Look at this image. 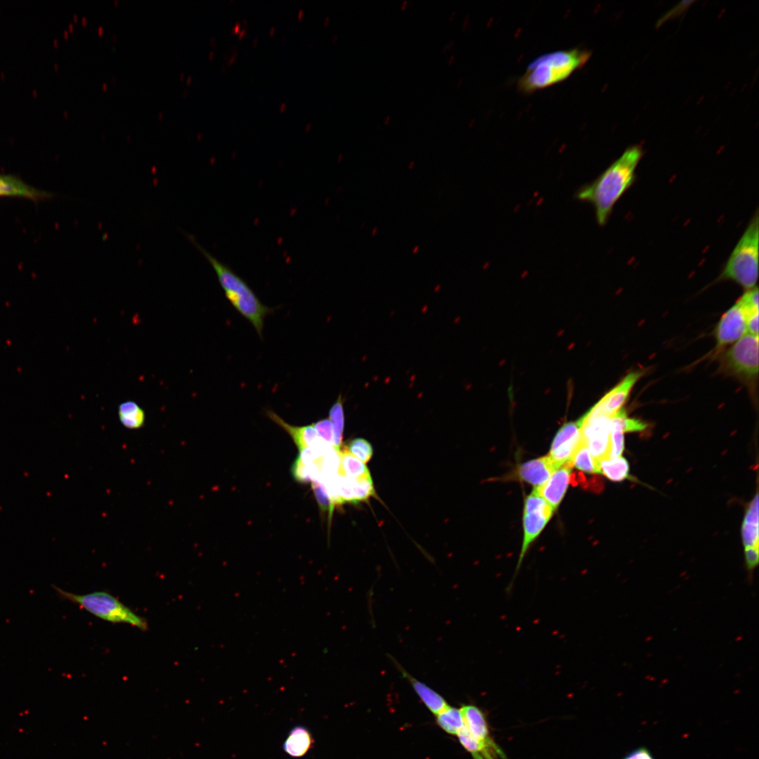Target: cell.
I'll use <instances>...</instances> for the list:
<instances>
[{
  "label": "cell",
  "mask_w": 759,
  "mask_h": 759,
  "mask_svg": "<svg viewBox=\"0 0 759 759\" xmlns=\"http://www.w3.org/2000/svg\"><path fill=\"white\" fill-rule=\"evenodd\" d=\"M642 155L639 145L627 148L594 181L576 193L578 200L592 205L599 225L606 224L616 203L634 183Z\"/></svg>",
  "instance_id": "1"
},
{
  "label": "cell",
  "mask_w": 759,
  "mask_h": 759,
  "mask_svg": "<svg viewBox=\"0 0 759 759\" xmlns=\"http://www.w3.org/2000/svg\"><path fill=\"white\" fill-rule=\"evenodd\" d=\"M183 233L209 261L216 273L226 299L234 309L253 325L258 335L262 338L265 318L273 312V309L264 305L241 277L207 251L193 235L184 231Z\"/></svg>",
  "instance_id": "2"
},
{
  "label": "cell",
  "mask_w": 759,
  "mask_h": 759,
  "mask_svg": "<svg viewBox=\"0 0 759 759\" xmlns=\"http://www.w3.org/2000/svg\"><path fill=\"white\" fill-rule=\"evenodd\" d=\"M591 53L576 48L542 55L532 61L518 81V88L531 93L559 83L583 67Z\"/></svg>",
  "instance_id": "3"
},
{
  "label": "cell",
  "mask_w": 759,
  "mask_h": 759,
  "mask_svg": "<svg viewBox=\"0 0 759 759\" xmlns=\"http://www.w3.org/2000/svg\"><path fill=\"white\" fill-rule=\"evenodd\" d=\"M758 226L756 211L716 281H734L747 290L755 287L758 278Z\"/></svg>",
  "instance_id": "4"
},
{
  "label": "cell",
  "mask_w": 759,
  "mask_h": 759,
  "mask_svg": "<svg viewBox=\"0 0 759 759\" xmlns=\"http://www.w3.org/2000/svg\"><path fill=\"white\" fill-rule=\"evenodd\" d=\"M63 599L78 604L93 616L113 623H124L145 631L148 628L147 621L136 614L115 597L105 591H95L79 595L65 591L53 586Z\"/></svg>",
  "instance_id": "5"
},
{
  "label": "cell",
  "mask_w": 759,
  "mask_h": 759,
  "mask_svg": "<svg viewBox=\"0 0 759 759\" xmlns=\"http://www.w3.org/2000/svg\"><path fill=\"white\" fill-rule=\"evenodd\" d=\"M720 369L747 384L753 385L758 376V337L746 334L724 351Z\"/></svg>",
  "instance_id": "6"
},
{
  "label": "cell",
  "mask_w": 759,
  "mask_h": 759,
  "mask_svg": "<svg viewBox=\"0 0 759 759\" xmlns=\"http://www.w3.org/2000/svg\"><path fill=\"white\" fill-rule=\"evenodd\" d=\"M552 507L535 491L526 497L524 507V538L519 559L511 582L507 588V592L512 589L515 578L517 576L524 556L533 540L539 536L552 517Z\"/></svg>",
  "instance_id": "7"
},
{
  "label": "cell",
  "mask_w": 759,
  "mask_h": 759,
  "mask_svg": "<svg viewBox=\"0 0 759 759\" xmlns=\"http://www.w3.org/2000/svg\"><path fill=\"white\" fill-rule=\"evenodd\" d=\"M579 421L581 424V441L586 445L595 462L597 463L608 458L611 417L588 415L585 413Z\"/></svg>",
  "instance_id": "8"
},
{
  "label": "cell",
  "mask_w": 759,
  "mask_h": 759,
  "mask_svg": "<svg viewBox=\"0 0 759 759\" xmlns=\"http://www.w3.org/2000/svg\"><path fill=\"white\" fill-rule=\"evenodd\" d=\"M746 313L737 301L720 318L715 329L716 344L713 356L746 334Z\"/></svg>",
  "instance_id": "9"
},
{
  "label": "cell",
  "mask_w": 759,
  "mask_h": 759,
  "mask_svg": "<svg viewBox=\"0 0 759 759\" xmlns=\"http://www.w3.org/2000/svg\"><path fill=\"white\" fill-rule=\"evenodd\" d=\"M644 375L642 370L628 373L624 378L607 392L586 414L588 415H606L612 417L622 408L631 390Z\"/></svg>",
  "instance_id": "10"
},
{
  "label": "cell",
  "mask_w": 759,
  "mask_h": 759,
  "mask_svg": "<svg viewBox=\"0 0 759 759\" xmlns=\"http://www.w3.org/2000/svg\"><path fill=\"white\" fill-rule=\"evenodd\" d=\"M580 426L579 420L566 423L555 435L548 455L556 468L564 464L571 465L572 458L581 441Z\"/></svg>",
  "instance_id": "11"
},
{
  "label": "cell",
  "mask_w": 759,
  "mask_h": 759,
  "mask_svg": "<svg viewBox=\"0 0 759 759\" xmlns=\"http://www.w3.org/2000/svg\"><path fill=\"white\" fill-rule=\"evenodd\" d=\"M464 723L470 734L495 758H505L501 748L490 735L488 725L482 711L474 705H464L460 708Z\"/></svg>",
  "instance_id": "12"
},
{
  "label": "cell",
  "mask_w": 759,
  "mask_h": 759,
  "mask_svg": "<svg viewBox=\"0 0 759 759\" xmlns=\"http://www.w3.org/2000/svg\"><path fill=\"white\" fill-rule=\"evenodd\" d=\"M570 464H564L557 468L550 479L542 486L534 488L538 495L542 497L554 511L562 500L570 480Z\"/></svg>",
  "instance_id": "13"
},
{
  "label": "cell",
  "mask_w": 759,
  "mask_h": 759,
  "mask_svg": "<svg viewBox=\"0 0 759 759\" xmlns=\"http://www.w3.org/2000/svg\"><path fill=\"white\" fill-rule=\"evenodd\" d=\"M266 414L273 422L283 428L292 437L299 450L308 447H318L327 444L318 436L313 424L305 426H294L286 422L272 410H266Z\"/></svg>",
  "instance_id": "14"
},
{
  "label": "cell",
  "mask_w": 759,
  "mask_h": 759,
  "mask_svg": "<svg viewBox=\"0 0 759 759\" xmlns=\"http://www.w3.org/2000/svg\"><path fill=\"white\" fill-rule=\"evenodd\" d=\"M0 196L25 197L34 201L51 197V194L39 190L14 175L0 174Z\"/></svg>",
  "instance_id": "15"
},
{
  "label": "cell",
  "mask_w": 759,
  "mask_h": 759,
  "mask_svg": "<svg viewBox=\"0 0 759 759\" xmlns=\"http://www.w3.org/2000/svg\"><path fill=\"white\" fill-rule=\"evenodd\" d=\"M556 469L551 458L547 455L521 464L518 469V476L536 488L543 485Z\"/></svg>",
  "instance_id": "16"
},
{
  "label": "cell",
  "mask_w": 759,
  "mask_h": 759,
  "mask_svg": "<svg viewBox=\"0 0 759 759\" xmlns=\"http://www.w3.org/2000/svg\"><path fill=\"white\" fill-rule=\"evenodd\" d=\"M391 658L396 668L400 671L403 677L410 682L418 697L433 714L437 715L448 706L442 696L424 683L413 677L394 658Z\"/></svg>",
  "instance_id": "17"
},
{
  "label": "cell",
  "mask_w": 759,
  "mask_h": 759,
  "mask_svg": "<svg viewBox=\"0 0 759 759\" xmlns=\"http://www.w3.org/2000/svg\"><path fill=\"white\" fill-rule=\"evenodd\" d=\"M313 744V739L310 731L304 726L297 725L287 734L283 748L286 754L297 758L305 755Z\"/></svg>",
  "instance_id": "18"
},
{
  "label": "cell",
  "mask_w": 759,
  "mask_h": 759,
  "mask_svg": "<svg viewBox=\"0 0 759 759\" xmlns=\"http://www.w3.org/2000/svg\"><path fill=\"white\" fill-rule=\"evenodd\" d=\"M118 416L122 425L130 429L141 428L145 420L144 410L138 403L132 401H127L119 404Z\"/></svg>",
  "instance_id": "19"
},
{
  "label": "cell",
  "mask_w": 759,
  "mask_h": 759,
  "mask_svg": "<svg viewBox=\"0 0 759 759\" xmlns=\"http://www.w3.org/2000/svg\"><path fill=\"white\" fill-rule=\"evenodd\" d=\"M599 473L614 481H621L629 478V464L621 456L606 458L597 462Z\"/></svg>",
  "instance_id": "20"
},
{
  "label": "cell",
  "mask_w": 759,
  "mask_h": 759,
  "mask_svg": "<svg viewBox=\"0 0 759 759\" xmlns=\"http://www.w3.org/2000/svg\"><path fill=\"white\" fill-rule=\"evenodd\" d=\"M339 469L342 475L349 479H357L370 474L365 464L351 454L346 449H339Z\"/></svg>",
  "instance_id": "21"
},
{
  "label": "cell",
  "mask_w": 759,
  "mask_h": 759,
  "mask_svg": "<svg viewBox=\"0 0 759 759\" xmlns=\"http://www.w3.org/2000/svg\"><path fill=\"white\" fill-rule=\"evenodd\" d=\"M438 725L446 733L457 735L464 727V719L460 709L448 706L436 715Z\"/></svg>",
  "instance_id": "22"
},
{
  "label": "cell",
  "mask_w": 759,
  "mask_h": 759,
  "mask_svg": "<svg viewBox=\"0 0 759 759\" xmlns=\"http://www.w3.org/2000/svg\"><path fill=\"white\" fill-rule=\"evenodd\" d=\"M332 423L334 430L333 448L340 449L343 438L344 427V413L343 408V399L339 395L337 401L331 406L329 411V417Z\"/></svg>",
  "instance_id": "23"
},
{
  "label": "cell",
  "mask_w": 759,
  "mask_h": 759,
  "mask_svg": "<svg viewBox=\"0 0 759 759\" xmlns=\"http://www.w3.org/2000/svg\"><path fill=\"white\" fill-rule=\"evenodd\" d=\"M571 465L588 473H599L597 462L582 441L572 458Z\"/></svg>",
  "instance_id": "24"
},
{
  "label": "cell",
  "mask_w": 759,
  "mask_h": 759,
  "mask_svg": "<svg viewBox=\"0 0 759 759\" xmlns=\"http://www.w3.org/2000/svg\"><path fill=\"white\" fill-rule=\"evenodd\" d=\"M611 425L621 429L623 433L642 432L647 427V423L635 418L628 417L623 408L611 417Z\"/></svg>",
  "instance_id": "25"
},
{
  "label": "cell",
  "mask_w": 759,
  "mask_h": 759,
  "mask_svg": "<svg viewBox=\"0 0 759 759\" xmlns=\"http://www.w3.org/2000/svg\"><path fill=\"white\" fill-rule=\"evenodd\" d=\"M292 474L299 483L319 481L320 475L313 464H305L297 457L292 465Z\"/></svg>",
  "instance_id": "26"
},
{
  "label": "cell",
  "mask_w": 759,
  "mask_h": 759,
  "mask_svg": "<svg viewBox=\"0 0 759 759\" xmlns=\"http://www.w3.org/2000/svg\"><path fill=\"white\" fill-rule=\"evenodd\" d=\"M350 479L353 503L368 500L375 494L370 474L357 479Z\"/></svg>",
  "instance_id": "27"
},
{
  "label": "cell",
  "mask_w": 759,
  "mask_h": 759,
  "mask_svg": "<svg viewBox=\"0 0 759 759\" xmlns=\"http://www.w3.org/2000/svg\"><path fill=\"white\" fill-rule=\"evenodd\" d=\"M346 450L363 463L368 462L373 454L370 443L362 438L351 440L347 444Z\"/></svg>",
  "instance_id": "28"
},
{
  "label": "cell",
  "mask_w": 759,
  "mask_h": 759,
  "mask_svg": "<svg viewBox=\"0 0 759 759\" xmlns=\"http://www.w3.org/2000/svg\"><path fill=\"white\" fill-rule=\"evenodd\" d=\"M311 486L320 510L328 512L330 519L335 505L327 493L324 486L320 481H314L311 482Z\"/></svg>",
  "instance_id": "29"
},
{
  "label": "cell",
  "mask_w": 759,
  "mask_h": 759,
  "mask_svg": "<svg viewBox=\"0 0 759 759\" xmlns=\"http://www.w3.org/2000/svg\"><path fill=\"white\" fill-rule=\"evenodd\" d=\"M624 433L618 428L611 425L610 432V448L608 458L621 455L624 450Z\"/></svg>",
  "instance_id": "30"
},
{
  "label": "cell",
  "mask_w": 759,
  "mask_h": 759,
  "mask_svg": "<svg viewBox=\"0 0 759 759\" xmlns=\"http://www.w3.org/2000/svg\"><path fill=\"white\" fill-rule=\"evenodd\" d=\"M737 302L746 312V316L755 311L758 310V289L755 287L747 290L746 292L738 299Z\"/></svg>",
  "instance_id": "31"
},
{
  "label": "cell",
  "mask_w": 759,
  "mask_h": 759,
  "mask_svg": "<svg viewBox=\"0 0 759 759\" xmlns=\"http://www.w3.org/2000/svg\"><path fill=\"white\" fill-rule=\"evenodd\" d=\"M313 425L318 436L325 443L332 446L334 430L330 420L329 418L322 419L313 423Z\"/></svg>",
  "instance_id": "32"
},
{
  "label": "cell",
  "mask_w": 759,
  "mask_h": 759,
  "mask_svg": "<svg viewBox=\"0 0 759 759\" xmlns=\"http://www.w3.org/2000/svg\"><path fill=\"white\" fill-rule=\"evenodd\" d=\"M741 534L745 548L758 547V525L743 523Z\"/></svg>",
  "instance_id": "33"
},
{
  "label": "cell",
  "mask_w": 759,
  "mask_h": 759,
  "mask_svg": "<svg viewBox=\"0 0 759 759\" xmlns=\"http://www.w3.org/2000/svg\"><path fill=\"white\" fill-rule=\"evenodd\" d=\"M743 523L758 525V495L756 494L745 514Z\"/></svg>",
  "instance_id": "34"
},
{
  "label": "cell",
  "mask_w": 759,
  "mask_h": 759,
  "mask_svg": "<svg viewBox=\"0 0 759 759\" xmlns=\"http://www.w3.org/2000/svg\"><path fill=\"white\" fill-rule=\"evenodd\" d=\"M746 567L752 571L758 564L759 551L758 547H748L744 550Z\"/></svg>",
  "instance_id": "35"
},
{
  "label": "cell",
  "mask_w": 759,
  "mask_h": 759,
  "mask_svg": "<svg viewBox=\"0 0 759 759\" xmlns=\"http://www.w3.org/2000/svg\"><path fill=\"white\" fill-rule=\"evenodd\" d=\"M746 326L748 335L758 337V310L746 316Z\"/></svg>",
  "instance_id": "36"
},
{
  "label": "cell",
  "mask_w": 759,
  "mask_h": 759,
  "mask_svg": "<svg viewBox=\"0 0 759 759\" xmlns=\"http://www.w3.org/2000/svg\"><path fill=\"white\" fill-rule=\"evenodd\" d=\"M623 759H654L651 754L645 748L635 750Z\"/></svg>",
  "instance_id": "37"
},
{
  "label": "cell",
  "mask_w": 759,
  "mask_h": 759,
  "mask_svg": "<svg viewBox=\"0 0 759 759\" xmlns=\"http://www.w3.org/2000/svg\"><path fill=\"white\" fill-rule=\"evenodd\" d=\"M454 44V41H449L443 48V52H446L447 49H450Z\"/></svg>",
  "instance_id": "38"
},
{
  "label": "cell",
  "mask_w": 759,
  "mask_h": 759,
  "mask_svg": "<svg viewBox=\"0 0 759 759\" xmlns=\"http://www.w3.org/2000/svg\"><path fill=\"white\" fill-rule=\"evenodd\" d=\"M239 28H240V26L237 23V24H235V27L233 28L232 32L234 30V32L237 33L238 32V30H239Z\"/></svg>",
  "instance_id": "39"
},
{
  "label": "cell",
  "mask_w": 759,
  "mask_h": 759,
  "mask_svg": "<svg viewBox=\"0 0 759 759\" xmlns=\"http://www.w3.org/2000/svg\"><path fill=\"white\" fill-rule=\"evenodd\" d=\"M407 3H408V1H403V2L402 3V4H401V8L402 10H403V9H404V8H405L406 7Z\"/></svg>",
  "instance_id": "40"
},
{
  "label": "cell",
  "mask_w": 759,
  "mask_h": 759,
  "mask_svg": "<svg viewBox=\"0 0 759 759\" xmlns=\"http://www.w3.org/2000/svg\"><path fill=\"white\" fill-rule=\"evenodd\" d=\"M245 33V30H242V32L240 33L239 39L242 37Z\"/></svg>",
  "instance_id": "41"
},
{
  "label": "cell",
  "mask_w": 759,
  "mask_h": 759,
  "mask_svg": "<svg viewBox=\"0 0 759 759\" xmlns=\"http://www.w3.org/2000/svg\"><path fill=\"white\" fill-rule=\"evenodd\" d=\"M302 14H303V11H302V10H301V11H299V14H298V18H299V19H300V18H301V16H302Z\"/></svg>",
  "instance_id": "42"
},
{
  "label": "cell",
  "mask_w": 759,
  "mask_h": 759,
  "mask_svg": "<svg viewBox=\"0 0 759 759\" xmlns=\"http://www.w3.org/2000/svg\"><path fill=\"white\" fill-rule=\"evenodd\" d=\"M453 58H454V56H451V57H450V58L448 59V64L451 63H452V60H453Z\"/></svg>",
  "instance_id": "43"
},
{
  "label": "cell",
  "mask_w": 759,
  "mask_h": 759,
  "mask_svg": "<svg viewBox=\"0 0 759 759\" xmlns=\"http://www.w3.org/2000/svg\"><path fill=\"white\" fill-rule=\"evenodd\" d=\"M389 119H390V117H389V116L387 117H386V119H385V121H384V124H388V122H389Z\"/></svg>",
  "instance_id": "44"
},
{
  "label": "cell",
  "mask_w": 759,
  "mask_h": 759,
  "mask_svg": "<svg viewBox=\"0 0 759 759\" xmlns=\"http://www.w3.org/2000/svg\"><path fill=\"white\" fill-rule=\"evenodd\" d=\"M235 55H237V54H234V55L233 56V57H232V58H231V59L230 60V61H229V63H228V64H231V63H232V62H233V61L234 60V59H235Z\"/></svg>",
  "instance_id": "45"
},
{
  "label": "cell",
  "mask_w": 759,
  "mask_h": 759,
  "mask_svg": "<svg viewBox=\"0 0 759 759\" xmlns=\"http://www.w3.org/2000/svg\"><path fill=\"white\" fill-rule=\"evenodd\" d=\"M329 20H330V18H329V17H326V18H325V25H327V24L328 23V21H329Z\"/></svg>",
  "instance_id": "46"
},
{
  "label": "cell",
  "mask_w": 759,
  "mask_h": 759,
  "mask_svg": "<svg viewBox=\"0 0 759 759\" xmlns=\"http://www.w3.org/2000/svg\"><path fill=\"white\" fill-rule=\"evenodd\" d=\"M285 104H282V105H280V110H282V111H283V109L285 108Z\"/></svg>",
  "instance_id": "47"
},
{
  "label": "cell",
  "mask_w": 759,
  "mask_h": 759,
  "mask_svg": "<svg viewBox=\"0 0 759 759\" xmlns=\"http://www.w3.org/2000/svg\"><path fill=\"white\" fill-rule=\"evenodd\" d=\"M455 12H453V13H452V14L450 15V16H449V20H452V18H453V15H455Z\"/></svg>",
  "instance_id": "48"
},
{
  "label": "cell",
  "mask_w": 759,
  "mask_h": 759,
  "mask_svg": "<svg viewBox=\"0 0 759 759\" xmlns=\"http://www.w3.org/2000/svg\"><path fill=\"white\" fill-rule=\"evenodd\" d=\"M337 37H338V36H337V34H335V35L334 36V37H333V42H335V41L337 40Z\"/></svg>",
  "instance_id": "49"
},
{
  "label": "cell",
  "mask_w": 759,
  "mask_h": 759,
  "mask_svg": "<svg viewBox=\"0 0 759 759\" xmlns=\"http://www.w3.org/2000/svg\"><path fill=\"white\" fill-rule=\"evenodd\" d=\"M274 30H275V27H272V28L271 29V31H270V34H273V31H274Z\"/></svg>",
  "instance_id": "50"
},
{
  "label": "cell",
  "mask_w": 759,
  "mask_h": 759,
  "mask_svg": "<svg viewBox=\"0 0 759 759\" xmlns=\"http://www.w3.org/2000/svg\"><path fill=\"white\" fill-rule=\"evenodd\" d=\"M310 128H311V124H308L307 126H306V129L309 130V129H310Z\"/></svg>",
  "instance_id": "51"
},
{
  "label": "cell",
  "mask_w": 759,
  "mask_h": 759,
  "mask_svg": "<svg viewBox=\"0 0 759 759\" xmlns=\"http://www.w3.org/2000/svg\"><path fill=\"white\" fill-rule=\"evenodd\" d=\"M257 39H255V41H254V45H255V44H256V42H257Z\"/></svg>",
  "instance_id": "52"
}]
</instances>
